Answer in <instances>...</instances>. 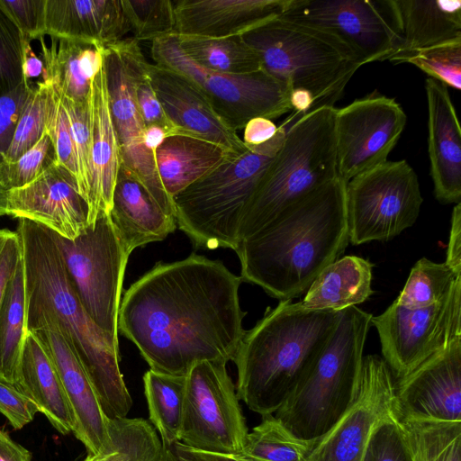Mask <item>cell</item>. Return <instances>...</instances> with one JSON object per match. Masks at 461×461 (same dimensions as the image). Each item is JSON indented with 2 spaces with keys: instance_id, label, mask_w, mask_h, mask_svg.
<instances>
[{
  "instance_id": "obj_1",
  "label": "cell",
  "mask_w": 461,
  "mask_h": 461,
  "mask_svg": "<svg viewBox=\"0 0 461 461\" xmlns=\"http://www.w3.org/2000/svg\"><path fill=\"white\" fill-rule=\"evenodd\" d=\"M241 282L221 261L194 253L158 262L124 293L118 332L161 374L185 376L202 361H232L246 331Z\"/></svg>"
},
{
  "instance_id": "obj_2",
  "label": "cell",
  "mask_w": 461,
  "mask_h": 461,
  "mask_svg": "<svg viewBox=\"0 0 461 461\" xmlns=\"http://www.w3.org/2000/svg\"><path fill=\"white\" fill-rule=\"evenodd\" d=\"M24 270L25 328L50 324L68 339L108 420L127 417L132 399L120 368L119 342L89 317L67 273L53 232L18 219Z\"/></svg>"
},
{
  "instance_id": "obj_3",
  "label": "cell",
  "mask_w": 461,
  "mask_h": 461,
  "mask_svg": "<svg viewBox=\"0 0 461 461\" xmlns=\"http://www.w3.org/2000/svg\"><path fill=\"white\" fill-rule=\"evenodd\" d=\"M346 184L339 176L289 206L234 249L242 281L279 301L307 291L348 242Z\"/></svg>"
},
{
  "instance_id": "obj_4",
  "label": "cell",
  "mask_w": 461,
  "mask_h": 461,
  "mask_svg": "<svg viewBox=\"0 0 461 461\" xmlns=\"http://www.w3.org/2000/svg\"><path fill=\"white\" fill-rule=\"evenodd\" d=\"M339 312L280 301L245 334L233 362L238 398L261 416L273 414L310 369L332 333Z\"/></svg>"
},
{
  "instance_id": "obj_5",
  "label": "cell",
  "mask_w": 461,
  "mask_h": 461,
  "mask_svg": "<svg viewBox=\"0 0 461 461\" xmlns=\"http://www.w3.org/2000/svg\"><path fill=\"white\" fill-rule=\"evenodd\" d=\"M372 317L357 306L340 311L315 361L275 412L296 438L315 444L355 400Z\"/></svg>"
},
{
  "instance_id": "obj_6",
  "label": "cell",
  "mask_w": 461,
  "mask_h": 461,
  "mask_svg": "<svg viewBox=\"0 0 461 461\" xmlns=\"http://www.w3.org/2000/svg\"><path fill=\"white\" fill-rule=\"evenodd\" d=\"M334 106H320L287 118L283 145L252 194L239 242L260 230L289 206L339 176ZM239 244V243H238Z\"/></svg>"
},
{
  "instance_id": "obj_7",
  "label": "cell",
  "mask_w": 461,
  "mask_h": 461,
  "mask_svg": "<svg viewBox=\"0 0 461 461\" xmlns=\"http://www.w3.org/2000/svg\"><path fill=\"white\" fill-rule=\"evenodd\" d=\"M286 119L267 142L228 157L216 168L172 198L176 225L194 245L235 249L249 201L283 145Z\"/></svg>"
},
{
  "instance_id": "obj_8",
  "label": "cell",
  "mask_w": 461,
  "mask_h": 461,
  "mask_svg": "<svg viewBox=\"0 0 461 461\" xmlns=\"http://www.w3.org/2000/svg\"><path fill=\"white\" fill-rule=\"evenodd\" d=\"M258 56L261 69L291 90H308L313 108L334 106L355 72L363 66L338 38L277 17L240 35Z\"/></svg>"
},
{
  "instance_id": "obj_9",
  "label": "cell",
  "mask_w": 461,
  "mask_h": 461,
  "mask_svg": "<svg viewBox=\"0 0 461 461\" xmlns=\"http://www.w3.org/2000/svg\"><path fill=\"white\" fill-rule=\"evenodd\" d=\"M154 64L186 77L203 94L214 112L235 131L253 118L270 120L293 111L291 89L262 69L245 75L223 74L206 69L180 48L176 35L151 41Z\"/></svg>"
},
{
  "instance_id": "obj_10",
  "label": "cell",
  "mask_w": 461,
  "mask_h": 461,
  "mask_svg": "<svg viewBox=\"0 0 461 461\" xmlns=\"http://www.w3.org/2000/svg\"><path fill=\"white\" fill-rule=\"evenodd\" d=\"M67 273L81 304L94 322L115 341L122 282L130 254L110 219L100 213L74 240L53 232Z\"/></svg>"
},
{
  "instance_id": "obj_11",
  "label": "cell",
  "mask_w": 461,
  "mask_h": 461,
  "mask_svg": "<svg viewBox=\"0 0 461 461\" xmlns=\"http://www.w3.org/2000/svg\"><path fill=\"white\" fill-rule=\"evenodd\" d=\"M349 242L387 241L413 225L423 202L418 176L406 160L385 161L346 184Z\"/></svg>"
},
{
  "instance_id": "obj_12",
  "label": "cell",
  "mask_w": 461,
  "mask_h": 461,
  "mask_svg": "<svg viewBox=\"0 0 461 461\" xmlns=\"http://www.w3.org/2000/svg\"><path fill=\"white\" fill-rule=\"evenodd\" d=\"M227 363L202 361L185 375L179 442L199 451L240 454L249 433Z\"/></svg>"
},
{
  "instance_id": "obj_13",
  "label": "cell",
  "mask_w": 461,
  "mask_h": 461,
  "mask_svg": "<svg viewBox=\"0 0 461 461\" xmlns=\"http://www.w3.org/2000/svg\"><path fill=\"white\" fill-rule=\"evenodd\" d=\"M139 43L132 37L124 38L104 48L112 122L122 164L139 179L160 208L175 217L172 199L158 173L155 152L144 144L145 126L135 96L136 74L146 59Z\"/></svg>"
},
{
  "instance_id": "obj_14",
  "label": "cell",
  "mask_w": 461,
  "mask_h": 461,
  "mask_svg": "<svg viewBox=\"0 0 461 461\" xmlns=\"http://www.w3.org/2000/svg\"><path fill=\"white\" fill-rule=\"evenodd\" d=\"M384 360L400 379L461 338V277L430 306L409 309L394 302L372 317Z\"/></svg>"
},
{
  "instance_id": "obj_15",
  "label": "cell",
  "mask_w": 461,
  "mask_h": 461,
  "mask_svg": "<svg viewBox=\"0 0 461 461\" xmlns=\"http://www.w3.org/2000/svg\"><path fill=\"white\" fill-rule=\"evenodd\" d=\"M280 17L338 38L363 65L389 59L402 47L391 0H291Z\"/></svg>"
},
{
  "instance_id": "obj_16",
  "label": "cell",
  "mask_w": 461,
  "mask_h": 461,
  "mask_svg": "<svg viewBox=\"0 0 461 461\" xmlns=\"http://www.w3.org/2000/svg\"><path fill=\"white\" fill-rule=\"evenodd\" d=\"M406 114L393 99L375 90L336 109L338 175L345 182L385 161L406 124Z\"/></svg>"
},
{
  "instance_id": "obj_17",
  "label": "cell",
  "mask_w": 461,
  "mask_h": 461,
  "mask_svg": "<svg viewBox=\"0 0 461 461\" xmlns=\"http://www.w3.org/2000/svg\"><path fill=\"white\" fill-rule=\"evenodd\" d=\"M399 416L394 377L377 355L364 357L357 396L313 445L307 461H362L375 429Z\"/></svg>"
},
{
  "instance_id": "obj_18",
  "label": "cell",
  "mask_w": 461,
  "mask_h": 461,
  "mask_svg": "<svg viewBox=\"0 0 461 461\" xmlns=\"http://www.w3.org/2000/svg\"><path fill=\"white\" fill-rule=\"evenodd\" d=\"M5 215L74 240L89 226V208L76 177L59 161L29 184L6 193Z\"/></svg>"
},
{
  "instance_id": "obj_19",
  "label": "cell",
  "mask_w": 461,
  "mask_h": 461,
  "mask_svg": "<svg viewBox=\"0 0 461 461\" xmlns=\"http://www.w3.org/2000/svg\"><path fill=\"white\" fill-rule=\"evenodd\" d=\"M401 420L461 422V338L395 382Z\"/></svg>"
},
{
  "instance_id": "obj_20",
  "label": "cell",
  "mask_w": 461,
  "mask_h": 461,
  "mask_svg": "<svg viewBox=\"0 0 461 461\" xmlns=\"http://www.w3.org/2000/svg\"><path fill=\"white\" fill-rule=\"evenodd\" d=\"M32 332L56 367L74 419L73 433L88 455L109 453L108 419L83 366L65 336L46 324Z\"/></svg>"
},
{
  "instance_id": "obj_21",
  "label": "cell",
  "mask_w": 461,
  "mask_h": 461,
  "mask_svg": "<svg viewBox=\"0 0 461 461\" xmlns=\"http://www.w3.org/2000/svg\"><path fill=\"white\" fill-rule=\"evenodd\" d=\"M148 74L167 116L182 133L217 144L232 154L248 149L186 77L149 62Z\"/></svg>"
},
{
  "instance_id": "obj_22",
  "label": "cell",
  "mask_w": 461,
  "mask_h": 461,
  "mask_svg": "<svg viewBox=\"0 0 461 461\" xmlns=\"http://www.w3.org/2000/svg\"><path fill=\"white\" fill-rule=\"evenodd\" d=\"M291 0H173L177 36H240L282 15Z\"/></svg>"
},
{
  "instance_id": "obj_23",
  "label": "cell",
  "mask_w": 461,
  "mask_h": 461,
  "mask_svg": "<svg viewBox=\"0 0 461 461\" xmlns=\"http://www.w3.org/2000/svg\"><path fill=\"white\" fill-rule=\"evenodd\" d=\"M428 151L436 198L444 203L461 199V129L443 83L428 77Z\"/></svg>"
},
{
  "instance_id": "obj_24",
  "label": "cell",
  "mask_w": 461,
  "mask_h": 461,
  "mask_svg": "<svg viewBox=\"0 0 461 461\" xmlns=\"http://www.w3.org/2000/svg\"><path fill=\"white\" fill-rule=\"evenodd\" d=\"M131 32L122 0H46L45 35L106 46Z\"/></svg>"
},
{
  "instance_id": "obj_25",
  "label": "cell",
  "mask_w": 461,
  "mask_h": 461,
  "mask_svg": "<svg viewBox=\"0 0 461 461\" xmlns=\"http://www.w3.org/2000/svg\"><path fill=\"white\" fill-rule=\"evenodd\" d=\"M88 107L91 126V178L87 204L88 221L91 224L100 213L110 212L122 163L111 117L104 63L91 81Z\"/></svg>"
},
{
  "instance_id": "obj_26",
  "label": "cell",
  "mask_w": 461,
  "mask_h": 461,
  "mask_svg": "<svg viewBox=\"0 0 461 461\" xmlns=\"http://www.w3.org/2000/svg\"><path fill=\"white\" fill-rule=\"evenodd\" d=\"M128 254L146 244L161 241L176 228L139 179L121 163L109 212Z\"/></svg>"
},
{
  "instance_id": "obj_27",
  "label": "cell",
  "mask_w": 461,
  "mask_h": 461,
  "mask_svg": "<svg viewBox=\"0 0 461 461\" xmlns=\"http://www.w3.org/2000/svg\"><path fill=\"white\" fill-rule=\"evenodd\" d=\"M30 398L61 434L73 433V415L55 366L39 339L29 331L23 342L15 386Z\"/></svg>"
},
{
  "instance_id": "obj_28",
  "label": "cell",
  "mask_w": 461,
  "mask_h": 461,
  "mask_svg": "<svg viewBox=\"0 0 461 461\" xmlns=\"http://www.w3.org/2000/svg\"><path fill=\"white\" fill-rule=\"evenodd\" d=\"M391 4L402 40L400 50L461 41L460 0H391Z\"/></svg>"
},
{
  "instance_id": "obj_29",
  "label": "cell",
  "mask_w": 461,
  "mask_h": 461,
  "mask_svg": "<svg viewBox=\"0 0 461 461\" xmlns=\"http://www.w3.org/2000/svg\"><path fill=\"white\" fill-rule=\"evenodd\" d=\"M232 155L237 154L208 140L175 134L157 148L155 159L162 185L172 199Z\"/></svg>"
},
{
  "instance_id": "obj_30",
  "label": "cell",
  "mask_w": 461,
  "mask_h": 461,
  "mask_svg": "<svg viewBox=\"0 0 461 461\" xmlns=\"http://www.w3.org/2000/svg\"><path fill=\"white\" fill-rule=\"evenodd\" d=\"M373 264L357 256H344L327 266L307 289L301 303L316 311L339 312L366 301Z\"/></svg>"
},
{
  "instance_id": "obj_31",
  "label": "cell",
  "mask_w": 461,
  "mask_h": 461,
  "mask_svg": "<svg viewBox=\"0 0 461 461\" xmlns=\"http://www.w3.org/2000/svg\"><path fill=\"white\" fill-rule=\"evenodd\" d=\"M26 336L23 258L0 304V382L16 386Z\"/></svg>"
},
{
  "instance_id": "obj_32",
  "label": "cell",
  "mask_w": 461,
  "mask_h": 461,
  "mask_svg": "<svg viewBox=\"0 0 461 461\" xmlns=\"http://www.w3.org/2000/svg\"><path fill=\"white\" fill-rule=\"evenodd\" d=\"M50 38V46L45 43L43 37L39 39L44 65L42 81L50 83L61 97L87 104L93 78L86 72L81 60L87 42Z\"/></svg>"
},
{
  "instance_id": "obj_33",
  "label": "cell",
  "mask_w": 461,
  "mask_h": 461,
  "mask_svg": "<svg viewBox=\"0 0 461 461\" xmlns=\"http://www.w3.org/2000/svg\"><path fill=\"white\" fill-rule=\"evenodd\" d=\"M149 420L167 447L179 442L183 418L185 376L161 374L151 369L143 375Z\"/></svg>"
},
{
  "instance_id": "obj_34",
  "label": "cell",
  "mask_w": 461,
  "mask_h": 461,
  "mask_svg": "<svg viewBox=\"0 0 461 461\" xmlns=\"http://www.w3.org/2000/svg\"><path fill=\"white\" fill-rule=\"evenodd\" d=\"M181 50L199 66L219 73L245 75L261 70L259 58L240 36H177Z\"/></svg>"
},
{
  "instance_id": "obj_35",
  "label": "cell",
  "mask_w": 461,
  "mask_h": 461,
  "mask_svg": "<svg viewBox=\"0 0 461 461\" xmlns=\"http://www.w3.org/2000/svg\"><path fill=\"white\" fill-rule=\"evenodd\" d=\"M109 453L104 461H161L164 447L155 428L141 418L107 420Z\"/></svg>"
},
{
  "instance_id": "obj_36",
  "label": "cell",
  "mask_w": 461,
  "mask_h": 461,
  "mask_svg": "<svg viewBox=\"0 0 461 461\" xmlns=\"http://www.w3.org/2000/svg\"><path fill=\"white\" fill-rule=\"evenodd\" d=\"M313 443L294 436L273 414L248 433L240 454L260 461H307Z\"/></svg>"
},
{
  "instance_id": "obj_37",
  "label": "cell",
  "mask_w": 461,
  "mask_h": 461,
  "mask_svg": "<svg viewBox=\"0 0 461 461\" xmlns=\"http://www.w3.org/2000/svg\"><path fill=\"white\" fill-rule=\"evenodd\" d=\"M401 421L414 461H461V422Z\"/></svg>"
},
{
  "instance_id": "obj_38",
  "label": "cell",
  "mask_w": 461,
  "mask_h": 461,
  "mask_svg": "<svg viewBox=\"0 0 461 461\" xmlns=\"http://www.w3.org/2000/svg\"><path fill=\"white\" fill-rule=\"evenodd\" d=\"M459 277L461 275L456 274L445 262L436 263L422 258L411 267L394 303L409 309L430 306L442 300Z\"/></svg>"
},
{
  "instance_id": "obj_39",
  "label": "cell",
  "mask_w": 461,
  "mask_h": 461,
  "mask_svg": "<svg viewBox=\"0 0 461 461\" xmlns=\"http://www.w3.org/2000/svg\"><path fill=\"white\" fill-rule=\"evenodd\" d=\"M388 60L397 64L411 63L447 87L461 88V41L400 50Z\"/></svg>"
},
{
  "instance_id": "obj_40",
  "label": "cell",
  "mask_w": 461,
  "mask_h": 461,
  "mask_svg": "<svg viewBox=\"0 0 461 461\" xmlns=\"http://www.w3.org/2000/svg\"><path fill=\"white\" fill-rule=\"evenodd\" d=\"M133 39L154 41L175 32L173 0H122Z\"/></svg>"
},
{
  "instance_id": "obj_41",
  "label": "cell",
  "mask_w": 461,
  "mask_h": 461,
  "mask_svg": "<svg viewBox=\"0 0 461 461\" xmlns=\"http://www.w3.org/2000/svg\"><path fill=\"white\" fill-rule=\"evenodd\" d=\"M48 89V84L43 81L32 87L8 148L6 163L17 160L45 133Z\"/></svg>"
},
{
  "instance_id": "obj_42",
  "label": "cell",
  "mask_w": 461,
  "mask_h": 461,
  "mask_svg": "<svg viewBox=\"0 0 461 461\" xmlns=\"http://www.w3.org/2000/svg\"><path fill=\"white\" fill-rule=\"evenodd\" d=\"M26 41L11 17L0 7V96L27 79L23 73Z\"/></svg>"
},
{
  "instance_id": "obj_43",
  "label": "cell",
  "mask_w": 461,
  "mask_h": 461,
  "mask_svg": "<svg viewBox=\"0 0 461 461\" xmlns=\"http://www.w3.org/2000/svg\"><path fill=\"white\" fill-rule=\"evenodd\" d=\"M58 161L48 134L42 137L17 160L5 163L0 171V185L4 192L22 187Z\"/></svg>"
},
{
  "instance_id": "obj_44",
  "label": "cell",
  "mask_w": 461,
  "mask_h": 461,
  "mask_svg": "<svg viewBox=\"0 0 461 461\" xmlns=\"http://www.w3.org/2000/svg\"><path fill=\"white\" fill-rule=\"evenodd\" d=\"M59 96L69 121L77 158L78 191L87 203L91 178V126L88 103L77 104L59 95Z\"/></svg>"
},
{
  "instance_id": "obj_45",
  "label": "cell",
  "mask_w": 461,
  "mask_h": 461,
  "mask_svg": "<svg viewBox=\"0 0 461 461\" xmlns=\"http://www.w3.org/2000/svg\"><path fill=\"white\" fill-rule=\"evenodd\" d=\"M46 84L49 89L45 133L52 141L58 161L77 179V158L68 114L57 91L50 83Z\"/></svg>"
},
{
  "instance_id": "obj_46",
  "label": "cell",
  "mask_w": 461,
  "mask_h": 461,
  "mask_svg": "<svg viewBox=\"0 0 461 461\" xmlns=\"http://www.w3.org/2000/svg\"><path fill=\"white\" fill-rule=\"evenodd\" d=\"M362 461H414L399 416L381 423L372 434Z\"/></svg>"
},
{
  "instance_id": "obj_47",
  "label": "cell",
  "mask_w": 461,
  "mask_h": 461,
  "mask_svg": "<svg viewBox=\"0 0 461 461\" xmlns=\"http://www.w3.org/2000/svg\"><path fill=\"white\" fill-rule=\"evenodd\" d=\"M29 80L13 91L0 96V171L6 159V153L23 104L32 89ZM6 193L0 185V217L5 215Z\"/></svg>"
},
{
  "instance_id": "obj_48",
  "label": "cell",
  "mask_w": 461,
  "mask_h": 461,
  "mask_svg": "<svg viewBox=\"0 0 461 461\" xmlns=\"http://www.w3.org/2000/svg\"><path fill=\"white\" fill-rule=\"evenodd\" d=\"M148 63L146 59L141 62L135 80L136 101L145 128L158 126L165 130L168 136L184 134L167 116L149 81Z\"/></svg>"
},
{
  "instance_id": "obj_49",
  "label": "cell",
  "mask_w": 461,
  "mask_h": 461,
  "mask_svg": "<svg viewBox=\"0 0 461 461\" xmlns=\"http://www.w3.org/2000/svg\"><path fill=\"white\" fill-rule=\"evenodd\" d=\"M45 5L46 0H0V7L28 41L45 35Z\"/></svg>"
},
{
  "instance_id": "obj_50",
  "label": "cell",
  "mask_w": 461,
  "mask_h": 461,
  "mask_svg": "<svg viewBox=\"0 0 461 461\" xmlns=\"http://www.w3.org/2000/svg\"><path fill=\"white\" fill-rule=\"evenodd\" d=\"M0 412L14 429H21L33 420L39 409L15 386L0 382Z\"/></svg>"
},
{
  "instance_id": "obj_51",
  "label": "cell",
  "mask_w": 461,
  "mask_h": 461,
  "mask_svg": "<svg viewBox=\"0 0 461 461\" xmlns=\"http://www.w3.org/2000/svg\"><path fill=\"white\" fill-rule=\"evenodd\" d=\"M22 260V248L18 233L0 229V304L9 281Z\"/></svg>"
},
{
  "instance_id": "obj_52",
  "label": "cell",
  "mask_w": 461,
  "mask_h": 461,
  "mask_svg": "<svg viewBox=\"0 0 461 461\" xmlns=\"http://www.w3.org/2000/svg\"><path fill=\"white\" fill-rule=\"evenodd\" d=\"M445 263L456 274L461 275V203L453 209L449 241Z\"/></svg>"
},
{
  "instance_id": "obj_53",
  "label": "cell",
  "mask_w": 461,
  "mask_h": 461,
  "mask_svg": "<svg viewBox=\"0 0 461 461\" xmlns=\"http://www.w3.org/2000/svg\"><path fill=\"white\" fill-rule=\"evenodd\" d=\"M278 127L272 120L256 117L249 121L243 128L244 144L248 147L258 146L270 140L277 132Z\"/></svg>"
},
{
  "instance_id": "obj_54",
  "label": "cell",
  "mask_w": 461,
  "mask_h": 461,
  "mask_svg": "<svg viewBox=\"0 0 461 461\" xmlns=\"http://www.w3.org/2000/svg\"><path fill=\"white\" fill-rule=\"evenodd\" d=\"M170 447L184 461H260L243 454L225 455L199 451L190 448L181 442H176Z\"/></svg>"
},
{
  "instance_id": "obj_55",
  "label": "cell",
  "mask_w": 461,
  "mask_h": 461,
  "mask_svg": "<svg viewBox=\"0 0 461 461\" xmlns=\"http://www.w3.org/2000/svg\"><path fill=\"white\" fill-rule=\"evenodd\" d=\"M0 461H32V453L0 429Z\"/></svg>"
},
{
  "instance_id": "obj_56",
  "label": "cell",
  "mask_w": 461,
  "mask_h": 461,
  "mask_svg": "<svg viewBox=\"0 0 461 461\" xmlns=\"http://www.w3.org/2000/svg\"><path fill=\"white\" fill-rule=\"evenodd\" d=\"M23 73L27 80L44 74L43 62L35 55L30 42L24 48Z\"/></svg>"
},
{
  "instance_id": "obj_57",
  "label": "cell",
  "mask_w": 461,
  "mask_h": 461,
  "mask_svg": "<svg viewBox=\"0 0 461 461\" xmlns=\"http://www.w3.org/2000/svg\"><path fill=\"white\" fill-rule=\"evenodd\" d=\"M289 101L293 111L302 115L310 112L314 105L312 95L302 88L291 90Z\"/></svg>"
},
{
  "instance_id": "obj_58",
  "label": "cell",
  "mask_w": 461,
  "mask_h": 461,
  "mask_svg": "<svg viewBox=\"0 0 461 461\" xmlns=\"http://www.w3.org/2000/svg\"><path fill=\"white\" fill-rule=\"evenodd\" d=\"M167 133L158 126H149L144 131V144L151 151L155 152L157 148L167 137Z\"/></svg>"
},
{
  "instance_id": "obj_59",
  "label": "cell",
  "mask_w": 461,
  "mask_h": 461,
  "mask_svg": "<svg viewBox=\"0 0 461 461\" xmlns=\"http://www.w3.org/2000/svg\"><path fill=\"white\" fill-rule=\"evenodd\" d=\"M163 455L161 461H184L180 458L170 447L164 446Z\"/></svg>"
},
{
  "instance_id": "obj_60",
  "label": "cell",
  "mask_w": 461,
  "mask_h": 461,
  "mask_svg": "<svg viewBox=\"0 0 461 461\" xmlns=\"http://www.w3.org/2000/svg\"><path fill=\"white\" fill-rule=\"evenodd\" d=\"M105 455L106 454L98 456L88 455L84 461H104Z\"/></svg>"
}]
</instances>
